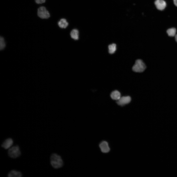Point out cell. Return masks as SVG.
I'll return each mask as SVG.
<instances>
[{"mask_svg": "<svg viewBox=\"0 0 177 177\" xmlns=\"http://www.w3.org/2000/svg\"><path fill=\"white\" fill-rule=\"evenodd\" d=\"M50 162L54 168L58 169L61 167L63 162L61 157L56 153H53L50 157Z\"/></svg>", "mask_w": 177, "mask_h": 177, "instance_id": "obj_1", "label": "cell"}, {"mask_svg": "<svg viewBox=\"0 0 177 177\" xmlns=\"http://www.w3.org/2000/svg\"><path fill=\"white\" fill-rule=\"evenodd\" d=\"M146 68V65L143 61L141 59H138L136 60L132 67V70L135 72L141 73L143 72Z\"/></svg>", "mask_w": 177, "mask_h": 177, "instance_id": "obj_2", "label": "cell"}, {"mask_svg": "<svg viewBox=\"0 0 177 177\" xmlns=\"http://www.w3.org/2000/svg\"><path fill=\"white\" fill-rule=\"evenodd\" d=\"M8 154L10 157L12 158H16L19 157L21 154L19 147L18 145H15L11 147L8 150Z\"/></svg>", "mask_w": 177, "mask_h": 177, "instance_id": "obj_3", "label": "cell"}, {"mask_svg": "<svg viewBox=\"0 0 177 177\" xmlns=\"http://www.w3.org/2000/svg\"><path fill=\"white\" fill-rule=\"evenodd\" d=\"M37 15L39 17L42 19H47L50 16L48 11L44 6L41 7L38 9Z\"/></svg>", "mask_w": 177, "mask_h": 177, "instance_id": "obj_4", "label": "cell"}, {"mask_svg": "<svg viewBox=\"0 0 177 177\" xmlns=\"http://www.w3.org/2000/svg\"><path fill=\"white\" fill-rule=\"evenodd\" d=\"M131 98L129 96H123L117 101L118 104L121 106H123L127 104L130 102Z\"/></svg>", "mask_w": 177, "mask_h": 177, "instance_id": "obj_5", "label": "cell"}, {"mask_svg": "<svg viewBox=\"0 0 177 177\" xmlns=\"http://www.w3.org/2000/svg\"><path fill=\"white\" fill-rule=\"evenodd\" d=\"M99 147L101 151L103 153H108L110 150L108 143L105 141L101 142L99 144Z\"/></svg>", "mask_w": 177, "mask_h": 177, "instance_id": "obj_6", "label": "cell"}, {"mask_svg": "<svg viewBox=\"0 0 177 177\" xmlns=\"http://www.w3.org/2000/svg\"><path fill=\"white\" fill-rule=\"evenodd\" d=\"M13 141L12 139L8 138L5 139L2 144V147L5 149H9L13 145Z\"/></svg>", "mask_w": 177, "mask_h": 177, "instance_id": "obj_7", "label": "cell"}, {"mask_svg": "<svg viewBox=\"0 0 177 177\" xmlns=\"http://www.w3.org/2000/svg\"><path fill=\"white\" fill-rule=\"evenodd\" d=\"M155 4L157 8L159 10H163L165 7L166 3L163 0H156Z\"/></svg>", "mask_w": 177, "mask_h": 177, "instance_id": "obj_8", "label": "cell"}, {"mask_svg": "<svg viewBox=\"0 0 177 177\" xmlns=\"http://www.w3.org/2000/svg\"><path fill=\"white\" fill-rule=\"evenodd\" d=\"M22 176V174L20 172L15 170H11L8 174L9 177H21Z\"/></svg>", "mask_w": 177, "mask_h": 177, "instance_id": "obj_9", "label": "cell"}, {"mask_svg": "<svg viewBox=\"0 0 177 177\" xmlns=\"http://www.w3.org/2000/svg\"><path fill=\"white\" fill-rule=\"evenodd\" d=\"M110 96L112 99L117 101L121 97L120 92L117 90H115L112 92Z\"/></svg>", "mask_w": 177, "mask_h": 177, "instance_id": "obj_10", "label": "cell"}, {"mask_svg": "<svg viewBox=\"0 0 177 177\" xmlns=\"http://www.w3.org/2000/svg\"><path fill=\"white\" fill-rule=\"evenodd\" d=\"M59 26L62 28H65L68 25V23L66 20L64 18H62L58 22Z\"/></svg>", "mask_w": 177, "mask_h": 177, "instance_id": "obj_11", "label": "cell"}, {"mask_svg": "<svg viewBox=\"0 0 177 177\" xmlns=\"http://www.w3.org/2000/svg\"><path fill=\"white\" fill-rule=\"evenodd\" d=\"M70 35L71 37L74 40H77L79 39V31L77 29H73L71 31Z\"/></svg>", "mask_w": 177, "mask_h": 177, "instance_id": "obj_12", "label": "cell"}, {"mask_svg": "<svg viewBox=\"0 0 177 177\" xmlns=\"http://www.w3.org/2000/svg\"><path fill=\"white\" fill-rule=\"evenodd\" d=\"M176 32V30L175 28H172L168 29L167 31L168 35L171 37L175 36Z\"/></svg>", "mask_w": 177, "mask_h": 177, "instance_id": "obj_13", "label": "cell"}, {"mask_svg": "<svg viewBox=\"0 0 177 177\" xmlns=\"http://www.w3.org/2000/svg\"><path fill=\"white\" fill-rule=\"evenodd\" d=\"M116 44L114 43L109 45L108 46L109 52L110 54L114 53L116 49Z\"/></svg>", "mask_w": 177, "mask_h": 177, "instance_id": "obj_14", "label": "cell"}, {"mask_svg": "<svg viewBox=\"0 0 177 177\" xmlns=\"http://www.w3.org/2000/svg\"><path fill=\"white\" fill-rule=\"evenodd\" d=\"M6 46L5 43L4 38L1 37L0 38V49L2 50Z\"/></svg>", "mask_w": 177, "mask_h": 177, "instance_id": "obj_15", "label": "cell"}, {"mask_svg": "<svg viewBox=\"0 0 177 177\" xmlns=\"http://www.w3.org/2000/svg\"><path fill=\"white\" fill-rule=\"evenodd\" d=\"M46 0H35V2L38 4H41L45 2Z\"/></svg>", "mask_w": 177, "mask_h": 177, "instance_id": "obj_16", "label": "cell"}, {"mask_svg": "<svg viewBox=\"0 0 177 177\" xmlns=\"http://www.w3.org/2000/svg\"><path fill=\"white\" fill-rule=\"evenodd\" d=\"M174 2L175 5L177 6V0H174Z\"/></svg>", "mask_w": 177, "mask_h": 177, "instance_id": "obj_17", "label": "cell"}, {"mask_svg": "<svg viewBox=\"0 0 177 177\" xmlns=\"http://www.w3.org/2000/svg\"><path fill=\"white\" fill-rule=\"evenodd\" d=\"M175 36L176 41L177 42V34H176Z\"/></svg>", "mask_w": 177, "mask_h": 177, "instance_id": "obj_18", "label": "cell"}]
</instances>
